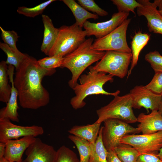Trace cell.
<instances>
[{"mask_svg":"<svg viewBox=\"0 0 162 162\" xmlns=\"http://www.w3.org/2000/svg\"><path fill=\"white\" fill-rule=\"evenodd\" d=\"M89 71L87 74L81 75L79 78L80 83H78L72 88L75 96L70 100V104L75 110L83 107L86 103L85 99L88 96L93 94L118 95L120 92L118 90L114 92H109L104 89L103 86L107 82L113 80V76L104 72H98L93 66L89 67Z\"/></svg>","mask_w":162,"mask_h":162,"instance_id":"7a4b0ae2","label":"cell"},{"mask_svg":"<svg viewBox=\"0 0 162 162\" xmlns=\"http://www.w3.org/2000/svg\"><path fill=\"white\" fill-rule=\"evenodd\" d=\"M69 139L76 146L80 155L79 162H89L91 152V144L88 141L73 135Z\"/></svg>","mask_w":162,"mask_h":162,"instance_id":"484cf974","label":"cell"},{"mask_svg":"<svg viewBox=\"0 0 162 162\" xmlns=\"http://www.w3.org/2000/svg\"><path fill=\"white\" fill-rule=\"evenodd\" d=\"M136 162H162L157 154H140Z\"/></svg>","mask_w":162,"mask_h":162,"instance_id":"e575fe53","label":"cell"},{"mask_svg":"<svg viewBox=\"0 0 162 162\" xmlns=\"http://www.w3.org/2000/svg\"><path fill=\"white\" fill-rule=\"evenodd\" d=\"M132 56L131 53L106 51L100 61L93 67L98 72L108 73L122 79L127 75Z\"/></svg>","mask_w":162,"mask_h":162,"instance_id":"8992f818","label":"cell"},{"mask_svg":"<svg viewBox=\"0 0 162 162\" xmlns=\"http://www.w3.org/2000/svg\"><path fill=\"white\" fill-rule=\"evenodd\" d=\"M107 162H122L119 159L114 149L107 151Z\"/></svg>","mask_w":162,"mask_h":162,"instance_id":"d590c367","label":"cell"},{"mask_svg":"<svg viewBox=\"0 0 162 162\" xmlns=\"http://www.w3.org/2000/svg\"><path fill=\"white\" fill-rule=\"evenodd\" d=\"M139 123L137 128L140 133L149 134L162 131V116L158 111H152L148 114L140 113L137 117Z\"/></svg>","mask_w":162,"mask_h":162,"instance_id":"e0dca14e","label":"cell"},{"mask_svg":"<svg viewBox=\"0 0 162 162\" xmlns=\"http://www.w3.org/2000/svg\"><path fill=\"white\" fill-rule=\"evenodd\" d=\"M158 11L160 14L162 15V9L160 10H158Z\"/></svg>","mask_w":162,"mask_h":162,"instance_id":"b9f144b4","label":"cell"},{"mask_svg":"<svg viewBox=\"0 0 162 162\" xmlns=\"http://www.w3.org/2000/svg\"><path fill=\"white\" fill-rule=\"evenodd\" d=\"M141 5L137 8V14L140 16H144L147 21L149 31L162 35V15L157 7L149 0L137 1Z\"/></svg>","mask_w":162,"mask_h":162,"instance_id":"5bb4252c","label":"cell"},{"mask_svg":"<svg viewBox=\"0 0 162 162\" xmlns=\"http://www.w3.org/2000/svg\"><path fill=\"white\" fill-rule=\"evenodd\" d=\"M93 39H87L76 50L64 57L61 68H66L72 74L71 79L68 82L72 88L77 83L81 74L93 63L100 60L105 52L92 48Z\"/></svg>","mask_w":162,"mask_h":162,"instance_id":"3957f363","label":"cell"},{"mask_svg":"<svg viewBox=\"0 0 162 162\" xmlns=\"http://www.w3.org/2000/svg\"><path fill=\"white\" fill-rule=\"evenodd\" d=\"M0 162H12L6 159H5L4 157L0 159Z\"/></svg>","mask_w":162,"mask_h":162,"instance_id":"60d3db41","label":"cell"},{"mask_svg":"<svg viewBox=\"0 0 162 162\" xmlns=\"http://www.w3.org/2000/svg\"><path fill=\"white\" fill-rule=\"evenodd\" d=\"M111 1L116 6L118 12L129 13L131 12L135 15V9L142 6L140 3L135 0H112Z\"/></svg>","mask_w":162,"mask_h":162,"instance_id":"f1b7e54d","label":"cell"},{"mask_svg":"<svg viewBox=\"0 0 162 162\" xmlns=\"http://www.w3.org/2000/svg\"><path fill=\"white\" fill-rule=\"evenodd\" d=\"M150 38V35L147 33L139 31L135 33L131 43L132 56L131 64L127 74V78L131 74L132 70L137 65L140 54L147 44Z\"/></svg>","mask_w":162,"mask_h":162,"instance_id":"d6986e66","label":"cell"},{"mask_svg":"<svg viewBox=\"0 0 162 162\" xmlns=\"http://www.w3.org/2000/svg\"><path fill=\"white\" fill-rule=\"evenodd\" d=\"M101 127L98 138L93 144H91V152L89 162H107V151L103 142Z\"/></svg>","mask_w":162,"mask_h":162,"instance_id":"cb8c5ba5","label":"cell"},{"mask_svg":"<svg viewBox=\"0 0 162 162\" xmlns=\"http://www.w3.org/2000/svg\"><path fill=\"white\" fill-rule=\"evenodd\" d=\"M114 150L122 162H136L140 155L135 148L124 143H120Z\"/></svg>","mask_w":162,"mask_h":162,"instance_id":"d4e9b609","label":"cell"},{"mask_svg":"<svg viewBox=\"0 0 162 162\" xmlns=\"http://www.w3.org/2000/svg\"><path fill=\"white\" fill-rule=\"evenodd\" d=\"M145 59L150 64L155 73H162V56L159 52H149L146 55Z\"/></svg>","mask_w":162,"mask_h":162,"instance_id":"f546056e","label":"cell"},{"mask_svg":"<svg viewBox=\"0 0 162 162\" xmlns=\"http://www.w3.org/2000/svg\"><path fill=\"white\" fill-rule=\"evenodd\" d=\"M16 71L14 83L20 106L36 110L47 105L50 94L43 86L42 80L44 77L53 74L56 69L42 67L36 58L29 56Z\"/></svg>","mask_w":162,"mask_h":162,"instance_id":"6da1fadb","label":"cell"},{"mask_svg":"<svg viewBox=\"0 0 162 162\" xmlns=\"http://www.w3.org/2000/svg\"><path fill=\"white\" fill-rule=\"evenodd\" d=\"M5 143L0 142V159L4 157L5 150Z\"/></svg>","mask_w":162,"mask_h":162,"instance_id":"8d00e7d4","label":"cell"},{"mask_svg":"<svg viewBox=\"0 0 162 162\" xmlns=\"http://www.w3.org/2000/svg\"><path fill=\"white\" fill-rule=\"evenodd\" d=\"M131 18L125 20L119 26L106 36L96 39L91 47L100 51H115L131 53V50L128 45L126 33Z\"/></svg>","mask_w":162,"mask_h":162,"instance_id":"52a82bcc","label":"cell"},{"mask_svg":"<svg viewBox=\"0 0 162 162\" xmlns=\"http://www.w3.org/2000/svg\"><path fill=\"white\" fill-rule=\"evenodd\" d=\"M25 153L26 157L22 162H55L57 151L52 146L36 138L27 149Z\"/></svg>","mask_w":162,"mask_h":162,"instance_id":"4fadbf2b","label":"cell"},{"mask_svg":"<svg viewBox=\"0 0 162 162\" xmlns=\"http://www.w3.org/2000/svg\"><path fill=\"white\" fill-rule=\"evenodd\" d=\"M109 103L96 111L98 119L95 122L102 123L110 118L116 119L128 123L137 122L132 106V99L129 93L114 97Z\"/></svg>","mask_w":162,"mask_h":162,"instance_id":"5b68a950","label":"cell"},{"mask_svg":"<svg viewBox=\"0 0 162 162\" xmlns=\"http://www.w3.org/2000/svg\"><path fill=\"white\" fill-rule=\"evenodd\" d=\"M129 94L132 99L133 108H145L148 112L149 110L158 111L161 100V95L155 94L142 85L136 86L131 89Z\"/></svg>","mask_w":162,"mask_h":162,"instance_id":"7c38bea8","label":"cell"},{"mask_svg":"<svg viewBox=\"0 0 162 162\" xmlns=\"http://www.w3.org/2000/svg\"><path fill=\"white\" fill-rule=\"evenodd\" d=\"M129 14V13L118 12L114 13L110 20L105 22L94 23L87 20L83 27L86 33L87 36L93 35L96 39L100 38L119 26L127 19Z\"/></svg>","mask_w":162,"mask_h":162,"instance_id":"8fae6325","label":"cell"},{"mask_svg":"<svg viewBox=\"0 0 162 162\" xmlns=\"http://www.w3.org/2000/svg\"><path fill=\"white\" fill-rule=\"evenodd\" d=\"M42 18L44 30L40 50L48 56L56 38L58 29L54 27L51 19L48 16L43 14Z\"/></svg>","mask_w":162,"mask_h":162,"instance_id":"ac0fdd59","label":"cell"},{"mask_svg":"<svg viewBox=\"0 0 162 162\" xmlns=\"http://www.w3.org/2000/svg\"><path fill=\"white\" fill-rule=\"evenodd\" d=\"M62 1L70 9L75 18V23L81 28H82L84 23L87 20L90 19L96 20L99 18L98 15L90 13L74 0Z\"/></svg>","mask_w":162,"mask_h":162,"instance_id":"44dd1931","label":"cell"},{"mask_svg":"<svg viewBox=\"0 0 162 162\" xmlns=\"http://www.w3.org/2000/svg\"><path fill=\"white\" fill-rule=\"evenodd\" d=\"M153 3L157 8H158V10L162 9V0H155Z\"/></svg>","mask_w":162,"mask_h":162,"instance_id":"74e56055","label":"cell"},{"mask_svg":"<svg viewBox=\"0 0 162 162\" xmlns=\"http://www.w3.org/2000/svg\"><path fill=\"white\" fill-rule=\"evenodd\" d=\"M154 93L162 94V73H155L151 81L145 86Z\"/></svg>","mask_w":162,"mask_h":162,"instance_id":"836d02e7","label":"cell"},{"mask_svg":"<svg viewBox=\"0 0 162 162\" xmlns=\"http://www.w3.org/2000/svg\"><path fill=\"white\" fill-rule=\"evenodd\" d=\"M64 56L60 55L48 56L38 60L42 67L48 69H55L61 67Z\"/></svg>","mask_w":162,"mask_h":162,"instance_id":"4dcf8cb0","label":"cell"},{"mask_svg":"<svg viewBox=\"0 0 162 162\" xmlns=\"http://www.w3.org/2000/svg\"><path fill=\"white\" fill-rule=\"evenodd\" d=\"M55 0H49L32 8L21 6L18 8L17 13L29 17H34L41 14L46 8Z\"/></svg>","mask_w":162,"mask_h":162,"instance_id":"4316f807","label":"cell"},{"mask_svg":"<svg viewBox=\"0 0 162 162\" xmlns=\"http://www.w3.org/2000/svg\"><path fill=\"white\" fill-rule=\"evenodd\" d=\"M44 132L43 128L40 126H22L12 123L7 118H0V142L17 139L20 137L32 136L35 137L42 135Z\"/></svg>","mask_w":162,"mask_h":162,"instance_id":"30bf717a","label":"cell"},{"mask_svg":"<svg viewBox=\"0 0 162 162\" xmlns=\"http://www.w3.org/2000/svg\"><path fill=\"white\" fill-rule=\"evenodd\" d=\"M120 142L131 146L140 154H157L162 147V131L149 134L127 135L121 139Z\"/></svg>","mask_w":162,"mask_h":162,"instance_id":"9c48e42d","label":"cell"},{"mask_svg":"<svg viewBox=\"0 0 162 162\" xmlns=\"http://www.w3.org/2000/svg\"><path fill=\"white\" fill-rule=\"evenodd\" d=\"M8 67L5 61L0 63V101L7 103L9 99L11 86L8 83Z\"/></svg>","mask_w":162,"mask_h":162,"instance_id":"7402d4cb","label":"cell"},{"mask_svg":"<svg viewBox=\"0 0 162 162\" xmlns=\"http://www.w3.org/2000/svg\"><path fill=\"white\" fill-rule=\"evenodd\" d=\"M101 127L102 138L103 144L107 151L114 149L119 145L124 136L140 133L137 128L121 120L114 118L106 120Z\"/></svg>","mask_w":162,"mask_h":162,"instance_id":"ba28073f","label":"cell"},{"mask_svg":"<svg viewBox=\"0 0 162 162\" xmlns=\"http://www.w3.org/2000/svg\"><path fill=\"white\" fill-rule=\"evenodd\" d=\"M157 155L160 160L162 161V147L160 149L158 153L157 154Z\"/></svg>","mask_w":162,"mask_h":162,"instance_id":"ab89813d","label":"cell"},{"mask_svg":"<svg viewBox=\"0 0 162 162\" xmlns=\"http://www.w3.org/2000/svg\"><path fill=\"white\" fill-rule=\"evenodd\" d=\"M158 111L160 114L162 116V94L161 95L160 103Z\"/></svg>","mask_w":162,"mask_h":162,"instance_id":"f35d334b","label":"cell"},{"mask_svg":"<svg viewBox=\"0 0 162 162\" xmlns=\"http://www.w3.org/2000/svg\"><path fill=\"white\" fill-rule=\"evenodd\" d=\"M58 29L56 38L48 56L64 57L76 50L86 40V31L75 23L70 26H62Z\"/></svg>","mask_w":162,"mask_h":162,"instance_id":"277c9868","label":"cell"},{"mask_svg":"<svg viewBox=\"0 0 162 162\" xmlns=\"http://www.w3.org/2000/svg\"><path fill=\"white\" fill-rule=\"evenodd\" d=\"M0 48L7 56L6 62L7 65L14 66L17 70L23 61L29 56L21 52L18 50L12 48L4 43H0Z\"/></svg>","mask_w":162,"mask_h":162,"instance_id":"603a6c76","label":"cell"},{"mask_svg":"<svg viewBox=\"0 0 162 162\" xmlns=\"http://www.w3.org/2000/svg\"><path fill=\"white\" fill-rule=\"evenodd\" d=\"M76 153L68 147L63 146L57 151L55 162H79Z\"/></svg>","mask_w":162,"mask_h":162,"instance_id":"83f0119b","label":"cell"},{"mask_svg":"<svg viewBox=\"0 0 162 162\" xmlns=\"http://www.w3.org/2000/svg\"><path fill=\"white\" fill-rule=\"evenodd\" d=\"M36 139L34 137L26 136L7 141L4 158L12 162H22L23 153Z\"/></svg>","mask_w":162,"mask_h":162,"instance_id":"9a60e30c","label":"cell"},{"mask_svg":"<svg viewBox=\"0 0 162 162\" xmlns=\"http://www.w3.org/2000/svg\"><path fill=\"white\" fill-rule=\"evenodd\" d=\"M0 29L1 32V38L4 43L12 48L18 50L16 46V43L18 40L19 36L17 33L14 30H5L1 26Z\"/></svg>","mask_w":162,"mask_h":162,"instance_id":"d6a6232c","label":"cell"},{"mask_svg":"<svg viewBox=\"0 0 162 162\" xmlns=\"http://www.w3.org/2000/svg\"><path fill=\"white\" fill-rule=\"evenodd\" d=\"M78 3L87 11L100 16L108 15L107 12L100 8L93 0H78Z\"/></svg>","mask_w":162,"mask_h":162,"instance_id":"1f68e13d","label":"cell"},{"mask_svg":"<svg viewBox=\"0 0 162 162\" xmlns=\"http://www.w3.org/2000/svg\"><path fill=\"white\" fill-rule=\"evenodd\" d=\"M101 123L95 122L92 124L76 125L68 132L71 134L83 139L91 144L94 143L99 134Z\"/></svg>","mask_w":162,"mask_h":162,"instance_id":"ffe728a7","label":"cell"},{"mask_svg":"<svg viewBox=\"0 0 162 162\" xmlns=\"http://www.w3.org/2000/svg\"><path fill=\"white\" fill-rule=\"evenodd\" d=\"M15 68L12 65H8V73L11 86V92L6 106L0 110V118H7L12 121L18 122L19 119L17 110L19 107L17 102L18 94L14 81Z\"/></svg>","mask_w":162,"mask_h":162,"instance_id":"2e32d148","label":"cell"}]
</instances>
